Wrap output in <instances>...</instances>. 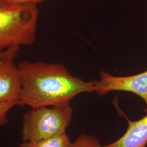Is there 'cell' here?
Returning a JSON list of instances; mask_svg holds the SVG:
<instances>
[{
  "label": "cell",
  "instance_id": "cell-1",
  "mask_svg": "<svg viewBox=\"0 0 147 147\" xmlns=\"http://www.w3.org/2000/svg\"><path fill=\"white\" fill-rule=\"evenodd\" d=\"M21 89L18 105L31 109L70 105L78 95L94 92L96 81L74 76L59 63L24 61L18 65Z\"/></svg>",
  "mask_w": 147,
  "mask_h": 147
},
{
  "label": "cell",
  "instance_id": "cell-2",
  "mask_svg": "<svg viewBox=\"0 0 147 147\" xmlns=\"http://www.w3.org/2000/svg\"><path fill=\"white\" fill-rule=\"evenodd\" d=\"M39 13L37 5H0V52L34 42Z\"/></svg>",
  "mask_w": 147,
  "mask_h": 147
},
{
  "label": "cell",
  "instance_id": "cell-3",
  "mask_svg": "<svg viewBox=\"0 0 147 147\" xmlns=\"http://www.w3.org/2000/svg\"><path fill=\"white\" fill-rule=\"evenodd\" d=\"M72 115L73 109L70 105L31 109L24 116L23 142H36L65 134Z\"/></svg>",
  "mask_w": 147,
  "mask_h": 147
},
{
  "label": "cell",
  "instance_id": "cell-4",
  "mask_svg": "<svg viewBox=\"0 0 147 147\" xmlns=\"http://www.w3.org/2000/svg\"><path fill=\"white\" fill-rule=\"evenodd\" d=\"M19 47H13L0 52V105L18 102L21 89L20 71L15 59Z\"/></svg>",
  "mask_w": 147,
  "mask_h": 147
},
{
  "label": "cell",
  "instance_id": "cell-5",
  "mask_svg": "<svg viewBox=\"0 0 147 147\" xmlns=\"http://www.w3.org/2000/svg\"><path fill=\"white\" fill-rule=\"evenodd\" d=\"M117 90L130 92L140 96L146 104L144 111L147 113V70L127 76H116L107 71H101L94 92L102 95Z\"/></svg>",
  "mask_w": 147,
  "mask_h": 147
},
{
  "label": "cell",
  "instance_id": "cell-6",
  "mask_svg": "<svg viewBox=\"0 0 147 147\" xmlns=\"http://www.w3.org/2000/svg\"><path fill=\"white\" fill-rule=\"evenodd\" d=\"M125 134L115 142L104 147H146L147 144V115L138 121L127 119Z\"/></svg>",
  "mask_w": 147,
  "mask_h": 147
},
{
  "label": "cell",
  "instance_id": "cell-7",
  "mask_svg": "<svg viewBox=\"0 0 147 147\" xmlns=\"http://www.w3.org/2000/svg\"><path fill=\"white\" fill-rule=\"evenodd\" d=\"M71 144L65 133L36 142H23L19 147H71Z\"/></svg>",
  "mask_w": 147,
  "mask_h": 147
},
{
  "label": "cell",
  "instance_id": "cell-8",
  "mask_svg": "<svg viewBox=\"0 0 147 147\" xmlns=\"http://www.w3.org/2000/svg\"><path fill=\"white\" fill-rule=\"evenodd\" d=\"M71 147H104L95 137L82 134L75 142L72 143Z\"/></svg>",
  "mask_w": 147,
  "mask_h": 147
},
{
  "label": "cell",
  "instance_id": "cell-9",
  "mask_svg": "<svg viewBox=\"0 0 147 147\" xmlns=\"http://www.w3.org/2000/svg\"><path fill=\"white\" fill-rule=\"evenodd\" d=\"M17 105L16 102H9L0 105V127L8 122V114L11 109Z\"/></svg>",
  "mask_w": 147,
  "mask_h": 147
},
{
  "label": "cell",
  "instance_id": "cell-10",
  "mask_svg": "<svg viewBox=\"0 0 147 147\" xmlns=\"http://www.w3.org/2000/svg\"><path fill=\"white\" fill-rule=\"evenodd\" d=\"M45 0H5L6 4L11 5H37Z\"/></svg>",
  "mask_w": 147,
  "mask_h": 147
},
{
  "label": "cell",
  "instance_id": "cell-11",
  "mask_svg": "<svg viewBox=\"0 0 147 147\" xmlns=\"http://www.w3.org/2000/svg\"><path fill=\"white\" fill-rule=\"evenodd\" d=\"M6 4L5 0H0V5Z\"/></svg>",
  "mask_w": 147,
  "mask_h": 147
}]
</instances>
